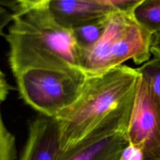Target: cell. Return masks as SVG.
<instances>
[{
  "label": "cell",
  "instance_id": "3",
  "mask_svg": "<svg viewBox=\"0 0 160 160\" xmlns=\"http://www.w3.org/2000/svg\"><path fill=\"white\" fill-rule=\"evenodd\" d=\"M153 34L138 23L132 12L116 11L95 45L80 50V65L88 77L104 74L132 60L143 65L151 59Z\"/></svg>",
  "mask_w": 160,
  "mask_h": 160
},
{
  "label": "cell",
  "instance_id": "7",
  "mask_svg": "<svg viewBox=\"0 0 160 160\" xmlns=\"http://www.w3.org/2000/svg\"><path fill=\"white\" fill-rule=\"evenodd\" d=\"M63 154L57 120L38 114L31 122L19 160H59Z\"/></svg>",
  "mask_w": 160,
  "mask_h": 160
},
{
  "label": "cell",
  "instance_id": "17",
  "mask_svg": "<svg viewBox=\"0 0 160 160\" xmlns=\"http://www.w3.org/2000/svg\"><path fill=\"white\" fill-rule=\"evenodd\" d=\"M6 76H5V73L0 70V82L1 81H6Z\"/></svg>",
  "mask_w": 160,
  "mask_h": 160
},
{
  "label": "cell",
  "instance_id": "9",
  "mask_svg": "<svg viewBox=\"0 0 160 160\" xmlns=\"http://www.w3.org/2000/svg\"><path fill=\"white\" fill-rule=\"evenodd\" d=\"M132 14L138 23L153 35L160 33V0H141Z\"/></svg>",
  "mask_w": 160,
  "mask_h": 160
},
{
  "label": "cell",
  "instance_id": "14",
  "mask_svg": "<svg viewBox=\"0 0 160 160\" xmlns=\"http://www.w3.org/2000/svg\"><path fill=\"white\" fill-rule=\"evenodd\" d=\"M13 20V13L7 8L0 6V36L3 34V31L7 25L10 24Z\"/></svg>",
  "mask_w": 160,
  "mask_h": 160
},
{
  "label": "cell",
  "instance_id": "5",
  "mask_svg": "<svg viewBox=\"0 0 160 160\" xmlns=\"http://www.w3.org/2000/svg\"><path fill=\"white\" fill-rule=\"evenodd\" d=\"M128 138L130 145L142 150L145 160H160V110L141 75L130 116Z\"/></svg>",
  "mask_w": 160,
  "mask_h": 160
},
{
  "label": "cell",
  "instance_id": "2",
  "mask_svg": "<svg viewBox=\"0 0 160 160\" xmlns=\"http://www.w3.org/2000/svg\"><path fill=\"white\" fill-rule=\"evenodd\" d=\"M5 38L9 53L30 60H63L81 68L80 48L72 31L56 21L46 0L17 1Z\"/></svg>",
  "mask_w": 160,
  "mask_h": 160
},
{
  "label": "cell",
  "instance_id": "4",
  "mask_svg": "<svg viewBox=\"0 0 160 160\" xmlns=\"http://www.w3.org/2000/svg\"><path fill=\"white\" fill-rule=\"evenodd\" d=\"M12 74L23 101L39 114L53 118L77 101L88 78L74 67H27Z\"/></svg>",
  "mask_w": 160,
  "mask_h": 160
},
{
  "label": "cell",
  "instance_id": "10",
  "mask_svg": "<svg viewBox=\"0 0 160 160\" xmlns=\"http://www.w3.org/2000/svg\"><path fill=\"white\" fill-rule=\"evenodd\" d=\"M107 17L92 20L71 30L80 50L91 48L98 42L106 28Z\"/></svg>",
  "mask_w": 160,
  "mask_h": 160
},
{
  "label": "cell",
  "instance_id": "13",
  "mask_svg": "<svg viewBox=\"0 0 160 160\" xmlns=\"http://www.w3.org/2000/svg\"><path fill=\"white\" fill-rule=\"evenodd\" d=\"M120 160H145V156L142 150L128 143L123 148Z\"/></svg>",
  "mask_w": 160,
  "mask_h": 160
},
{
  "label": "cell",
  "instance_id": "6",
  "mask_svg": "<svg viewBox=\"0 0 160 160\" xmlns=\"http://www.w3.org/2000/svg\"><path fill=\"white\" fill-rule=\"evenodd\" d=\"M132 106L112 116L59 160H120L128 145V128Z\"/></svg>",
  "mask_w": 160,
  "mask_h": 160
},
{
  "label": "cell",
  "instance_id": "1",
  "mask_svg": "<svg viewBox=\"0 0 160 160\" xmlns=\"http://www.w3.org/2000/svg\"><path fill=\"white\" fill-rule=\"evenodd\" d=\"M139 78L137 69L127 65L88 77L79 98L56 117L62 152L73 148L112 116L131 106Z\"/></svg>",
  "mask_w": 160,
  "mask_h": 160
},
{
  "label": "cell",
  "instance_id": "8",
  "mask_svg": "<svg viewBox=\"0 0 160 160\" xmlns=\"http://www.w3.org/2000/svg\"><path fill=\"white\" fill-rule=\"evenodd\" d=\"M46 6L56 21L70 30L116 12L110 0H46Z\"/></svg>",
  "mask_w": 160,
  "mask_h": 160
},
{
  "label": "cell",
  "instance_id": "16",
  "mask_svg": "<svg viewBox=\"0 0 160 160\" xmlns=\"http://www.w3.org/2000/svg\"><path fill=\"white\" fill-rule=\"evenodd\" d=\"M11 86L7 83V81H1L0 82V101L3 102L7 97Z\"/></svg>",
  "mask_w": 160,
  "mask_h": 160
},
{
  "label": "cell",
  "instance_id": "15",
  "mask_svg": "<svg viewBox=\"0 0 160 160\" xmlns=\"http://www.w3.org/2000/svg\"><path fill=\"white\" fill-rule=\"evenodd\" d=\"M151 52L152 56H154V58L160 60V33H157L153 35Z\"/></svg>",
  "mask_w": 160,
  "mask_h": 160
},
{
  "label": "cell",
  "instance_id": "11",
  "mask_svg": "<svg viewBox=\"0 0 160 160\" xmlns=\"http://www.w3.org/2000/svg\"><path fill=\"white\" fill-rule=\"evenodd\" d=\"M137 70L146 81L160 110V60L153 58Z\"/></svg>",
  "mask_w": 160,
  "mask_h": 160
},
{
  "label": "cell",
  "instance_id": "12",
  "mask_svg": "<svg viewBox=\"0 0 160 160\" xmlns=\"http://www.w3.org/2000/svg\"><path fill=\"white\" fill-rule=\"evenodd\" d=\"M0 101V160H17L15 136L6 128L1 113Z\"/></svg>",
  "mask_w": 160,
  "mask_h": 160
}]
</instances>
